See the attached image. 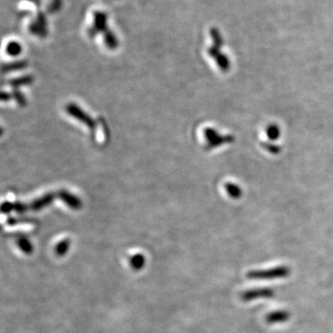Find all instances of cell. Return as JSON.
I'll return each mask as SVG.
<instances>
[{"mask_svg":"<svg viewBox=\"0 0 333 333\" xmlns=\"http://www.w3.org/2000/svg\"><path fill=\"white\" fill-rule=\"evenodd\" d=\"M66 110L71 116L76 118L77 120L82 121V123H84L91 131H93L94 128L97 127L96 121L90 116H88L83 110H80L79 107H77L76 105H68L66 107Z\"/></svg>","mask_w":333,"mask_h":333,"instance_id":"1","label":"cell"},{"mask_svg":"<svg viewBox=\"0 0 333 333\" xmlns=\"http://www.w3.org/2000/svg\"><path fill=\"white\" fill-rule=\"evenodd\" d=\"M93 19H94L93 27L91 28L89 30L90 36L93 37L96 34H98L100 32H102V33H104L106 34V33L110 31L108 29V25H107V15L105 13L100 12V11H97L93 14Z\"/></svg>","mask_w":333,"mask_h":333,"instance_id":"2","label":"cell"},{"mask_svg":"<svg viewBox=\"0 0 333 333\" xmlns=\"http://www.w3.org/2000/svg\"><path fill=\"white\" fill-rule=\"evenodd\" d=\"M59 193H60L59 197H60L61 200L64 201L70 208H73V209L80 208L82 203H81L78 197L73 196V195H71L69 192L67 191H60Z\"/></svg>","mask_w":333,"mask_h":333,"instance_id":"3","label":"cell"},{"mask_svg":"<svg viewBox=\"0 0 333 333\" xmlns=\"http://www.w3.org/2000/svg\"><path fill=\"white\" fill-rule=\"evenodd\" d=\"M55 198V196L52 195V194H47L45 195L44 197L39 198V199H36L35 201H33L32 204H31V208L33 209V210H39L41 208H44L45 206L50 205V203L53 201V199Z\"/></svg>","mask_w":333,"mask_h":333,"instance_id":"4","label":"cell"},{"mask_svg":"<svg viewBox=\"0 0 333 333\" xmlns=\"http://www.w3.org/2000/svg\"><path fill=\"white\" fill-rule=\"evenodd\" d=\"M6 51H7V54L8 55L16 57V56L21 54V52H22V45L19 44L18 42L11 41L9 44H7Z\"/></svg>","mask_w":333,"mask_h":333,"instance_id":"5","label":"cell"},{"mask_svg":"<svg viewBox=\"0 0 333 333\" xmlns=\"http://www.w3.org/2000/svg\"><path fill=\"white\" fill-rule=\"evenodd\" d=\"M32 82H33V77L24 76L18 78V79H15V80H11V81L9 82V84L11 85L14 89H17L19 86L27 85V84H30Z\"/></svg>","mask_w":333,"mask_h":333,"instance_id":"6","label":"cell"},{"mask_svg":"<svg viewBox=\"0 0 333 333\" xmlns=\"http://www.w3.org/2000/svg\"><path fill=\"white\" fill-rule=\"evenodd\" d=\"M26 63L25 62H16V63H12V64H9V65L4 66L3 67V71H17V70H21L25 68Z\"/></svg>","mask_w":333,"mask_h":333,"instance_id":"7","label":"cell"},{"mask_svg":"<svg viewBox=\"0 0 333 333\" xmlns=\"http://www.w3.org/2000/svg\"><path fill=\"white\" fill-rule=\"evenodd\" d=\"M12 97L15 99V100L18 102V104L21 105L22 107H24L26 105V99H25V98L23 97V94L18 89H15L13 91Z\"/></svg>","mask_w":333,"mask_h":333,"instance_id":"8","label":"cell"},{"mask_svg":"<svg viewBox=\"0 0 333 333\" xmlns=\"http://www.w3.org/2000/svg\"><path fill=\"white\" fill-rule=\"evenodd\" d=\"M11 97H12V94H10V93H5V92H3V93H2V97H1V100H2L3 102L9 101V100H11Z\"/></svg>","mask_w":333,"mask_h":333,"instance_id":"9","label":"cell"}]
</instances>
